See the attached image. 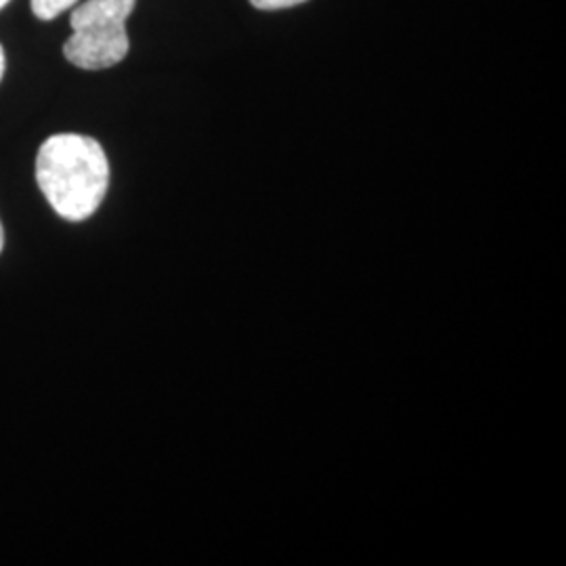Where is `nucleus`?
<instances>
[{
    "mask_svg": "<svg viewBox=\"0 0 566 566\" xmlns=\"http://www.w3.org/2000/svg\"><path fill=\"white\" fill-rule=\"evenodd\" d=\"M42 196L61 219L81 223L91 219L109 187V163L102 143L84 135H53L36 158Z\"/></svg>",
    "mask_w": 566,
    "mask_h": 566,
    "instance_id": "nucleus-1",
    "label": "nucleus"
},
{
    "mask_svg": "<svg viewBox=\"0 0 566 566\" xmlns=\"http://www.w3.org/2000/svg\"><path fill=\"white\" fill-rule=\"evenodd\" d=\"M137 0H86L72 13L74 34L63 55L81 70H107L128 55L126 20Z\"/></svg>",
    "mask_w": 566,
    "mask_h": 566,
    "instance_id": "nucleus-2",
    "label": "nucleus"
},
{
    "mask_svg": "<svg viewBox=\"0 0 566 566\" xmlns=\"http://www.w3.org/2000/svg\"><path fill=\"white\" fill-rule=\"evenodd\" d=\"M78 0H32V13L42 21L55 20L63 11L72 9Z\"/></svg>",
    "mask_w": 566,
    "mask_h": 566,
    "instance_id": "nucleus-3",
    "label": "nucleus"
},
{
    "mask_svg": "<svg viewBox=\"0 0 566 566\" xmlns=\"http://www.w3.org/2000/svg\"><path fill=\"white\" fill-rule=\"evenodd\" d=\"M303 2L306 0H250V4L261 11H280V9H290V7H296Z\"/></svg>",
    "mask_w": 566,
    "mask_h": 566,
    "instance_id": "nucleus-4",
    "label": "nucleus"
},
{
    "mask_svg": "<svg viewBox=\"0 0 566 566\" xmlns=\"http://www.w3.org/2000/svg\"><path fill=\"white\" fill-rule=\"evenodd\" d=\"M2 76H4V51L0 46V81H2Z\"/></svg>",
    "mask_w": 566,
    "mask_h": 566,
    "instance_id": "nucleus-5",
    "label": "nucleus"
},
{
    "mask_svg": "<svg viewBox=\"0 0 566 566\" xmlns=\"http://www.w3.org/2000/svg\"><path fill=\"white\" fill-rule=\"evenodd\" d=\"M4 248V231H2V223H0V252Z\"/></svg>",
    "mask_w": 566,
    "mask_h": 566,
    "instance_id": "nucleus-6",
    "label": "nucleus"
},
{
    "mask_svg": "<svg viewBox=\"0 0 566 566\" xmlns=\"http://www.w3.org/2000/svg\"><path fill=\"white\" fill-rule=\"evenodd\" d=\"M4 4H9V0H0V9H2Z\"/></svg>",
    "mask_w": 566,
    "mask_h": 566,
    "instance_id": "nucleus-7",
    "label": "nucleus"
}]
</instances>
